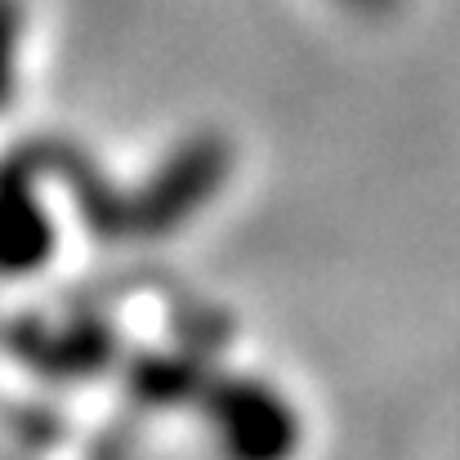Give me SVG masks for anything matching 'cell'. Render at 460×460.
<instances>
[{"label": "cell", "instance_id": "cell-1", "mask_svg": "<svg viewBox=\"0 0 460 460\" xmlns=\"http://www.w3.org/2000/svg\"><path fill=\"white\" fill-rule=\"evenodd\" d=\"M224 429H228L233 443L246 447V452H273V447H282L278 438H269V429H278V434L291 443L287 411H282V402L269 398L264 389H246V394H237V411L224 416Z\"/></svg>", "mask_w": 460, "mask_h": 460}, {"label": "cell", "instance_id": "cell-2", "mask_svg": "<svg viewBox=\"0 0 460 460\" xmlns=\"http://www.w3.org/2000/svg\"><path fill=\"white\" fill-rule=\"evenodd\" d=\"M340 4H349V9H358V13H385V9H394L398 0H340Z\"/></svg>", "mask_w": 460, "mask_h": 460}]
</instances>
